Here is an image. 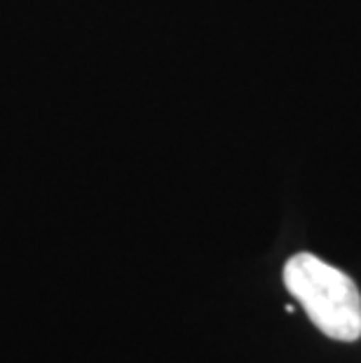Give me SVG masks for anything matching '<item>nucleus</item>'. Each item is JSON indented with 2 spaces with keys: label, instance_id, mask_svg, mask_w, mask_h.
I'll return each instance as SVG.
<instances>
[{
  "label": "nucleus",
  "instance_id": "nucleus-1",
  "mask_svg": "<svg viewBox=\"0 0 361 363\" xmlns=\"http://www.w3.org/2000/svg\"><path fill=\"white\" fill-rule=\"evenodd\" d=\"M284 286L326 337L340 342L361 337V293L343 269L312 253H296L284 265Z\"/></svg>",
  "mask_w": 361,
  "mask_h": 363
}]
</instances>
